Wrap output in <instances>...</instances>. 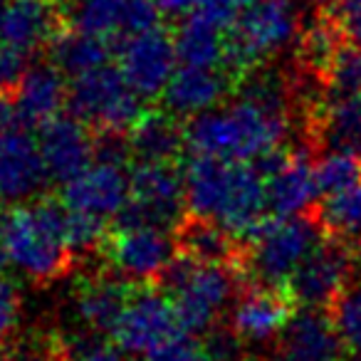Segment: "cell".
<instances>
[{
    "label": "cell",
    "mask_w": 361,
    "mask_h": 361,
    "mask_svg": "<svg viewBox=\"0 0 361 361\" xmlns=\"http://www.w3.org/2000/svg\"><path fill=\"white\" fill-rule=\"evenodd\" d=\"M114 47V40L92 35L80 27H67V30H57L55 37L47 42V57L62 75L77 77L109 65Z\"/></svg>",
    "instance_id": "cell-26"
},
{
    "label": "cell",
    "mask_w": 361,
    "mask_h": 361,
    "mask_svg": "<svg viewBox=\"0 0 361 361\" xmlns=\"http://www.w3.org/2000/svg\"><path fill=\"white\" fill-rule=\"evenodd\" d=\"M180 331L183 329H180L173 300L166 292H161L159 287L151 290V287L141 285L131 292L111 336H114V344L121 351L134 356H146L149 351L166 344Z\"/></svg>",
    "instance_id": "cell-10"
},
{
    "label": "cell",
    "mask_w": 361,
    "mask_h": 361,
    "mask_svg": "<svg viewBox=\"0 0 361 361\" xmlns=\"http://www.w3.org/2000/svg\"><path fill=\"white\" fill-rule=\"evenodd\" d=\"M94 144L97 139H92L90 126L72 114H60L37 129V146L45 169L50 178L60 183L94 164Z\"/></svg>",
    "instance_id": "cell-17"
},
{
    "label": "cell",
    "mask_w": 361,
    "mask_h": 361,
    "mask_svg": "<svg viewBox=\"0 0 361 361\" xmlns=\"http://www.w3.org/2000/svg\"><path fill=\"white\" fill-rule=\"evenodd\" d=\"M50 173L42 161L37 139L23 124L0 136V203H23L35 198Z\"/></svg>",
    "instance_id": "cell-14"
},
{
    "label": "cell",
    "mask_w": 361,
    "mask_h": 361,
    "mask_svg": "<svg viewBox=\"0 0 361 361\" xmlns=\"http://www.w3.org/2000/svg\"><path fill=\"white\" fill-rule=\"evenodd\" d=\"M208 0H156L161 16L171 18V20H186L191 16H198V13L206 8Z\"/></svg>",
    "instance_id": "cell-41"
},
{
    "label": "cell",
    "mask_w": 361,
    "mask_h": 361,
    "mask_svg": "<svg viewBox=\"0 0 361 361\" xmlns=\"http://www.w3.org/2000/svg\"><path fill=\"white\" fill-rule=\"evenodd\" d=\"M267 208L272 218L307 216L319 196L314 164L310 161V149L290 151L285 164L265 178Z\"/></svg>",
    "instance_id": "cell-21"
},
{
    "label": "cell",
    "mask_w": 361,
    "mask_h": 361,
    "mask_svg": "<svg viewBox=\"0 0 361 361\" xmlns=\"http://www.w3.org/2000/svg\"><path fill=\"white\" fill-rule=\"evenodd\" d=\"M131 198V176L124 166L94 161L75 178L65 180L60 201L72 211H85L99 218H116Z\"/></svg>",
    "instance_id": "cell-13"
},
{
    "label": "cell",
    "mask_w": 361,
    "mask_h": 361,
    "mask_svg": "<svg viewBox=\"0 0 361 361\" xmlns=\"http://www.w3.org/2000/svg\"><path fill=\"white\" fill-rule=\"evenodd\" d=\"M317 218L331 238L349 245L361 257V183L326 196Z\"/></svg>",
    "instance_id": "cell-29"
},
{
    "label": "cell",
    "mask_w": 361,
    "mask_h": 361,
    "mask_svg": "<svg viewBox=\"0 0 361 361\" xmlns=\"http://www.w3.org/2000/svg\"><path fill=\"white\" fill-rule=\"evenodd\" d=\"M231 77L233 75L228 70H216V67L178 65L161 94L164 109L178 119H193L203 111L216 109L226 97Z\"/></svg>",
    "instance_id": "cell-19"
},
{
    "label": "cell",
    "mask_w": 361,
    "mask_h": 361,
    "mask_svg": "<svg viewBox=\"0 0 361 361\" xmlns=\"http://www.w3.org/2000/svg\"><path fill=\"white\" fill-rule=\"evenodd\" d=\"M156 0H77L72 6V27L119 42L121 37L159 27Z\"/></svg>",
    "instance_id": "cell-15"
},
{
    "label": "cell",
    "mask_w": 361,
    "mask_h": 361,
    "mask_svg": "<svg viewBox=\"0 0 361 361\" xmlns=\"http://www.w3.org/2000/svg\"><path fill=\"white\" fill-rule=\"evenodd\" d=\"M243 346L245 341L235 334L233 326H213L203 339V349L211 361H243Z\"/></svg>",
    "instance_id": "cell-37"
},
{
    "label": "cell",
    "mask_w": 361,
    "mask_h": 361,
    "mask_svg": "<svg viewBox=\"0 0 361 361\" xmlns=\"http://www.w3.org/2000/svg\"><path fill=\"white\" fill-rule=\"evenodd\" d=\"M324 228L314 216L270 218L243 247L240 270L250 285L285 290L292 272L324 240Z\"/></svg>",
    "instance_id": "cell-5"
},
{
    "label": "cell",
    "mask_w": 361,
    "mask_h": 361,
    "mask_svg": "<svg viewBox=\"0 0 361 361\" xmlns=\"http://www.w3.org/2000/svg\"><path fill=\"white\" fill-rule=\"evenodd\" d=\"M146 361H211L203 349V341H196L193 334H176L166 344L156 346L146 354Z\"/></svg>",
    "instance_id": "cell-36"
},
{
    "label": "cell",
    "mask_w": 361,
    "mask_h": 361,
    "mask_svg": "<svg viewBox=\"0 0 361 361\" xmlns=\"http://www.w3.org/2000/svg\"><path fill=\"white\" fill-rule=\"evenodd\" d=\"M178 250L208 265H240L243 243L223 226L206 218L188 216L176 228Z\"/></svg>",
    "instance_id": "cell-25"
},
{
    "label": "cell",
    "mask_w": 361,
    "mask_h": 361,
    "mask_svg": "<svg viewBox=\"0 0 361 361\" xmlns=\"http://www.w3.org/2000/svg\"><path fill=\"white\" fill-rule=\"evenodd\" d=\"M314 176L319 193L346 191V188L361 183V154L346 149H326L314 161Z\"/></svg>",
    "instance_id": "cell-31"
},
{
    "label": "cell",
    "mask_w": 361,
    "mask_h": 361,
    "mask_svg": "<svg viewBox=\"0 0 361 361\" xmlns=\"http://www.w3.org/2000/svg\"><path fill=\"white\" fill-rule=\"evenodd\" d=\"M290 87L280 75L247 72L228 104L188 119L186 146L193 156L255 164L285 146L290 134Z\"/></svg>",
    "instance_id": "cell-1"
},
{
    "label": "cell",
    "mask_w": 361,
    "mask_h": 361,
    "mask_svg": "<svg viewBox=\"0 0 361 361\" xmlns=\"http://www.w3.org/2000/svg\"><path fill=\"white\" fill-rule=\"evenodd\" d=\"M102 252L111 262V270L134 285L156 282L178 252L176 235L166 228H116L106 235Z\"/></svg>",
    "instance_id": "cell-11"
},
{
    "label": "cell",
    "mask_w": 361,
    "mask_h": 361,
    "mask_svg": "<svg viewBox=\"0 0 361 361\" xmlns=\"http://www.w3.org/2000/svg\"><path fill=\"white\" fill-rule=\"evenodd\" d=\"M131 156L139 161H176L186 146V126L171 111L151 109L139 116L126 134Z\"/></svg>",
    "instance_id": "cell-24"
},
{
    "label": "cell",
    "mask_w": 361,
    "mask_h": 361,
    "mask_svg": "<svg viewBox=\"0 0 361 361\" xmlns=\"http://www.w3.org/2000/svg\"><path fill=\"white\" fill-rule=\"evenodd\" d=\"M312 136L326 149H346L361 154V94L326 97L312 119Z\"/></svg>",
    "instance_id": "cell-27"
},
{
    "label": "cell",
    "mask_w": 361,
    "mask_h": 361,
    "mask_svg": "<svg viewBox=\"0 0 361 361\" xmlns=\"http://www.w3.org/2000/svg\"><path fill=\"white\" fill-rule=\"evenodd\" d=\"M331 322L346 349L361 354V277H354L349 287L336 297L331 305Z\"/></svg>",
    "instance_id": "cell-33"
},
{
    "label": "cell",
    "mask_w": 361,
    "mask_h": 361,
    "mask_svg": "<svg viewBox=\"0 0 361 361\" xmlns=\"http://www.w3.org/2000/svg\"><path fill=\"white\" fill-rule=\"evenodd\" d=\"M3 265H6V260H3V255H0V267H3Z\"/></svg>",
    "instance_id": "cell-44"
},
{
    "label": "cell",
    "mask_w": 361,
    "mask_h": 361,
    "mask_svg": "<svg viewBox=\"0 0 361 361\" xmlns=\"http://www.w3.org/2000/svg\"><path fill=\"white\" fill-rule=\"evenodd\" d=\"M106 235H109V233H106V218L67 208L65 243L75 257L87 255V252H94V250H102Z\"/></svg>",
    "instance_id": "cell-34"
},
{
    "label": "cell",
    "mask_w": 361,
    "mask_h": 361,
    "mask_svg": "<svg viewBox=\"0 0 361 361\" xmlns=\"http://www.w3.org/2000/svg\"><path fill=\"white\" fill-rule=\"evenodd\" d=\"M25 57V52L16 50V47L6 45V42L0 40V94L13 92L18 87V82L23 80L25 70L30 67Z\"/></svg>",
    "instance_id": "cell-40"
},
{
    "label": "cell",
    "mask_w": 361,
    "mask_h": 361,
    "mask_svg": "<svg viewBox=\"0 0 361 361\" xmlns=\"http://www.w3.org/2000/svg\"><path fill=\"white\" fill-rule=\"evenodd\" d=\"M67 361H124L119 346L97 339H65Z\"/></svg>",
    "instance_id": "cell-39"
},
{
    "label": "cell",
    "mask_w": 361,
    "mask_h": 361,
    "mask_svg": "<svg viewBox=\"0 0 361 361\" xmlns=\"http://www.w3.org/2000/svg\"><path fill=\"white\" fill-rule=\"evenodd\" d=\"M341 37L344 35H341L339 27L334 25V20L329 16L319 18L307 30H302L300 40H297V55H300V65L305 70V75L324 77L331 57L344 45Z\"/></svg>",
    "instance_id": "cell-30"
},
{
    "label": "cell",
    "mask_w": 361,
    "mask_h": 361,
    "mask_svg": "<svg viewBox=\"0 0 361 361\" xmlns=\"http://www.w3.org/2000/svg\"><path fill=\"white\" fill-rule=\"evenodd\" d=\"M243 282L245 275L240 265H208L196 260L186 282L171 295L180 329L186 334H206L213 329L218 317L243 292Z\"/></svg>",
    "instance_id": "cell-8"
},
{
    "label": "cell",
    "mask_w": 361,
    "mask_h": 361,
    "mask_svg": "<svg viewBox=\"0 0 361 361\" xmlns=\"http://www.w3.org/2000/svg\"><path fill=\"white\" fill-rule=\"evenodd\" d=\"M119 70L141 99H156L178 67L173 37L164 27L136 32L116 42Z\"/></svg>",
    "instance_id": "cell-12"
},
{
    "label": "cell",
    "mask_w": 361,
    "mask_h": 361,
    "mask_svg": "<svg viewBox=\"0 0 361 361\" xmlns=\"http://www.w3.org/2000/svg\"><path fill=\"white\" fill-rule=\"evenodd\" d=\"M20 324V292L11 280L0 277V354L16 339Z\"/></svg>",
    "instance_id": "cell-35"
},
{
    "label": "cell",
    "mask_w": 361,
    "mask_h": 361,
    "mask_svg": "<svg viewBox=\"0 0 361 361\" xmlns=\"http://www.w3.org/2000/svg\"><path fill=\"white\" fill-rule=\"evenodd\" d=\"M18 114H16V106H13V99H8L6 94H0V136L11 131L13 126H18Z\"/></svg>",
    "instance_id": "cell-42"
},
{
    "label": "cell",
    "mask_w": 361,
    "mask_h": 361,
    "mask_svg": "<svg viewBox=\"0 0 361 361\" xmlns=\"http://www.w3.org/2000/svg\"><path fill=\"white\" fill-rule=\"evenodd\" d=\"M0 16H3V0H0Z\"/></svg>",
    "instance_id": "cell-45"
},
{
    "label": "cell",
    "mask_w": 361,
    "mask_h": 361,
    "mask_svg": "<svg viewBox=\"0 0 361 361\" xmlns=\"http://www.w3.org/2000/svg\"><path fill=\"white\" fill-rule=\"evenodd\" d=\"M60 30L57 0H3L0 40L16 50L37 52Z\"/></svg>",
    "instance_id": "cell-22"
},
{
    "label": "cell",
    "mask_w": 361,
    "mask_h": 361,
    "mask_svg": "<svg viewBox=\"0 0 361 361\" xmlns=\"http://www.w3.org/2000/svg\"><path fill=\"white\" fill-rule=\"evenodd\" d=\"M322 82H324L326 97L361 94V45L344 42L331 57Z\"/></svg>",
    "instance_id": "cell-32"
},
{
    "label": "cell",
    "mask_w": 361,
    "mask_h": 361,
    "mask_svg": "<svg viewBox=\"0 0 361 361\" xmlns=\"http://www.w3.org/2000/svg\"><path fill=\"white\" fill-rule=\"evenodd\" d=\"M178 65L216 67L226 70V30L201 16H191L178 23L173 35Z\"/></svg>",
    "instance_id": "cell-28"
},
{
    "label": "cell",
    "mask_w": 361,
    "mask_h": 361,
    "mask_svg": "<svg viewBox=\"0 0 361 361\" xmlns=\"http://www.w3.org/2000/svg\"><path fill=\"white\" fill-rule=\"evenodd\" d=\"M356 252L341 240H322L292 272L285 292L300 307L326 310L349 287L356 272Z\"/></svg>",
    "instance_id": "cell-9"
},
{
    "label": "cell",
    "mask_w": 361,
    "mask_h": 361,
    "mask_svg": "<svg viewBox=\"0 0 361 361\" xmlns=\"http://www.w3.org/2000/svg\"><path fill=\"white\" fill-rule=\"evenodd\" d=\"M70 97V85L65 82V75L55 65H30L13 90V106H16L18 121L25 129L52 121L62 114Z\"/></svg>",
    "instance_id": "cell-20"
},
{
    "label": "cell",
    "mask_w": 361,
    "mask_h": 361,
    "mask_svg": "<svg viewBox=\"0 0 361 361\" xmlns=\"http://www.w3.org/2000/svg\"><path fill=\"white\" fill-rule=\"evenodd\" d=\"M141 102L119 67L104 65L72 77L67 109L97 134H129L144 114Z\"/></svg>",
    "instance_id": "cell-6"
},
{
    "label": "cell",
    "mask_w": 361,
    "mask_h": 361,
    "mask_svg": "<svg viewBox=\"0 0 361 361\" xmlns=\"http://www.w3.org/2000/svg\"><path fill=\"white\" fill-rule=\"evenodd\" d=\"M290 317L292 310L287 292L250 285L238 295L231 326L245 344H270L277 341Z\"/></svg>",
    "instance_id": "cell-18"
},
{
    "label": "cell",
    "mask_w": 361,
    "mask_h": 361,
    "mask_svg": "<svg viewBox=\"0 0 361 361\" xmlns=\"http://www.w3.org/2000/svg\"><path fill=\"white\" fill-rule=\"evenodd\" d=\"M131 292V282L114 270L85 277L75 292L77 317L85 322L87 329L97 334H111Z\"/></svg>",
    "instance_id": "cell-23"
},
{
    "label": "cell",
    "mask_w": 361,
    "mask_h": 361,
    "mask_svg": "<svg viewBox=\"0 0 361 361\" xmlns=\"http://www.w3.org/2000/svg\"><path fill=\"white\" fill-rule=\"evenodd\" d=\"M297 0H250L226 32V70L243 77L292 47L302 35Z\"/></svg>",
    "instance_id": "cell-4"
},
{
    "label": "cell",
    "mask_w": 361,
    "mask_h": 361,
    "mask_svg": "<svg viewBox=\"0 0 361 361\" xmlns=\"http://www.w3.org/2000/svg\"><path fill=\"white\" fill-rule=\"evenodd\" d=\"M344 341L324 310L300 307L277 336L272 361H344Z\"/></svg>",
    "instance_id": "cell-16"
},
{
    "label": "cell",
    "mask_w": 361,
    "mask_h": 361,
    "mask_svg": "<svg viewBox=\"0 0 361 361\" xmlns=\"http://www.w3.org/2000/svg\"><path fill=\"white\" fill-rule=\"evenodd\" d=\"M129 176L131 198L114 218L116 228H178L188 213L183 171L173 161H139Z\"/></svg>",
    "instance_id": "cell-7"
},
{
    "label": "cell",
    "mask_w": 361,
    "mask_h": 361,
    "mask_svg": "<svg viewBox=\"0 0 361 361\" xmlns=\"http://www.w3.org/2000/svg\"><path fill=\"white\" fill-rule=\"evenodd\" d=\"M188 216L206 218L245 245L270 221L267 183L255 164L193 156L183 169Z\"/></svg>",
    "instance_id": "cell-2"
},
{
    "label": "cell",
    "mask_w": 361,
    "mask_h": 361,
    "mask_svg": "<svg viewBox=\"0 0 361 361\" xmlns=\"http://www.w3.org/2000/svg\"><path fill=\"white\" fill-rule=\"evenodd\" d=\"M300 8H310V11H324L331 6V0H297Z\"/></svg>",
    "instance_id": "cell-43"
},
{
    "label": "cell",
    "mask_w": 361,
    "mask_h": 361,
    "mask_svg": "<svg viewBox=\"0 0 361 361\" xmlns=\"http://www.w3.org/2000/svg\"><path fill=\"white\" fill-rule=\"evenodd\" d=\"M67 206L52 198L0 211V255L6 265L32 282H55L72 267V250L65 243Z\"/></svg>",
    "instance_id": "cell-3"
},
{
    "label": "cell",
    "mask_w": 361,
    "mask_h": 361,
    "mask_svg": "<svg viewBox=\"0 0 361 361\" xmlns=\"http://www.w3.org/2000/svg\"><path fill=\"white\" fill-rule=\"evenodd\" d=\"M329 18L346 42L361 45V0H331Z\"/></svg>",
    "instance_id": "cell-38"
}]
</instances>
